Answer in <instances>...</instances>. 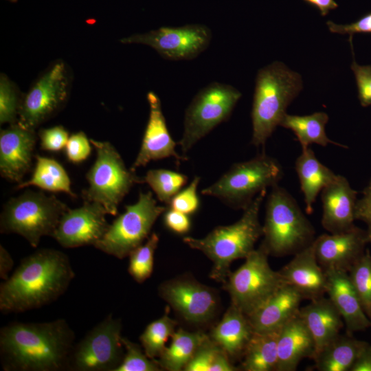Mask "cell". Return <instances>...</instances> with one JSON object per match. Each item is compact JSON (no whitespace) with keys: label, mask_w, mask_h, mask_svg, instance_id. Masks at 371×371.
Instances as JSON below:
<instances>
[{"label":"cell","mask_w":371,"mask_h":371,"mask_svg":"<svg viewBox=\"0 0 371 371\" xmlns=\"http://www.w3.org/2000/svg\"><path fill=\"white\" fill-rule=\"evenodd\" d=\"M65 65L54 64L21 100L18 122L34 129L60 109L68 96L69 80Z\"/></svg>","instance_id":"4fadbf2b"},{"label":"cell","mask_w":371,"mask_h":371,"mask_svg":"<svg viewBox=\"0 0 371 371\" xmlns=\"http://www.w3.org/2000/svg\"><path fill=\"white\" fill-rule=\"evenodd\" d=\"M121 331V320L107 315L75 344L68 370L115 371L124 355Z\"/></svg>","instance_id":"7c38bea8"},{"label":"cell","mask_w":371,"mask_h":371,"mask_svg":"<svg viewBox=\"0 0 371 371\" xmlns=\"http://www.w3.org/2000/svg\"><path fill=\"white\" fill-rule=\"evenodd\" d=\"M367 344L352 335L339 334L315 356V368L319 371H350Z\"/></svg>","instance_id":"83f0119b"},{"label":"cell","mask_w":371,"mask_h":371,"mask_svg":"<svg viewBox=\"0 0 371 371\" xmlns=\"http://www.w3.org/2000/svg\"><path fill=\"white\" fill-rule=\"evenodd\" d=\"M253 333L247 316L231 304L209 337L234 359L243 357Z\"/></svg>","instance_id":"484cf974"},{"label":"cell","mask_w":371,"mask_h":371,"mask_svg":"<svg viewBox=\"0 0 371 371\" xmlns=\"http://www.w3.org/2000/svg\"><path fill=\"white\" fill-rule=\"evenodd\" d=\"M106 214L100 203L84 201L80 207L68 208L63 214L52 238L64 248L94 246L110 225Z\"/></svg>","instance_id":"9a60e30c"},{"label":"cell","mask_w":371,"mask_h":371,"mask_svg":"<svg viewBox=\"0 0 371 371\" xmlns=\"http://www.w3.org/2000/svg\"><path fill=\"white\" fill-rule=\"evenodd\" d=\"M21 100L12 82L4 74L0 78V123L17 122Z\"/></svg>","instance_id":"f35d334b"},{"label":"cell","mask_w":371,"mask_h":371,"mask_svg":"<svg viewBox=\"0 0 371 371\" xmlns=\"http://www.w3.org/2000/svg\"><path fill=\"white\" fill-rule=\"evenodd\" d=\"M325 271L327 276L326 294L340 313L346 333L352 335L371 328V321L363 309L348 272L335 269Z\"/></svg>","instance_id":"7402d4cb"},{"label":"cell","mask_w":371,"mask_h":371,"mask_svg":"<svg viewBox=\"0 0 371 371\" xmlns=\"http://www.w3.org/2000/svg\"><path fill=\"white\" fill-rule=\"evenodd\" d=\"M240 97L236 88L219 82L211 83L197 93L186 110L183 131L177 143L183 155L229 118Z\"/></svg>","instance_id":"8fae6325"},{"label":"cell","mask_w":371,"mask_h":371,"mask_svg":"<svg viewBox=\"0 0 371 371\" xmlns=\"http://www.w3.org/2000/svg\"><path fill=\"white\" fill-rule=\"evenodd\" d=\"M283 175L280 162L262 153L233 164L201 194L216 197L234 209L245 210L262 190L278 185Z\"/></svg>","instance_id":"52a82bcc"},{"label":"cell","mask_w":371,"mask_h":371,"mask_svg":"<svg viewBox=\"0 0 371 371\" xmlns=\"http://www.w3.org/2000/svg\"><path fill=\"white\" fill-rule=\"evenodd\" d=\"M185 371H234L227 354L210 337L200 346L190 361L185 366Z\"/></svg>","instance_id":"d6a6232c"},{"label":"cell","mask_w":371,"mask_h":371,"mask_svg":"<svg viewBox=\"0 0 371 371\" xmlns=\"http://www.w3.org/2000/svg\"><path fill=\"white\" fill-rule=\"evenodd\" d=\"M91 143L82 131L69 136L65 146V155L68 161L80 164L86 160L91 153Z\"/></svg>","instance_id":"60d3db41"},{"label":"cell","mask_w":371,"mask_h":371,"mask_svg":"<svg viewBox=\"0 0 371 371\" xmlns=\"http://www.w3.org/2000/svg\"><path fill=\"white\" fill-rule=\"evenodd\" d=\"M209 336L201 332H188L179 328L173 333L171 341L158 360L161 369L169 371L183 370L198 348Z\"/></svg>","instance_id":"4dcf8cb0"},{"label":"cell","mask_w":371,"mask_h":371,"mask_svg":"<svg viewBox=\"0 0 371 371\" xmlns=\"http://www.w3.org/2000/svg\"><path fill=\"white\" fill-rule=\"evenodd\" d=\"M293 256L279 270L284 282L295 288L304 300L311 301L325 296L327 276L317 260L314 242Z\"/></svg>","instance_id":"44dd1931"},{"label":"cell","mask_w":371,"mask_h":371,"mask_svg":"<svg viewBox=\"0 0 371 371\" xmlns=\"http://www.w3.org/2000/svg\"><path fill=\"white\" fill-rule=\"evenodd\" d=\"M9 1L15 2V1H16L17 0H9Z\"/></svg>","instance_id":"f907efd6"},{"label":"cell","mask_w":371,"mask_h":371,"mask_svg":"<svg viewBox=\"0 0 371 371\" xmlns=\"http://www.w3.org/2000/svg\"><path fill=\"white\" fill-rule=\"evenodd\" d=\"M125 349L124 358L115 371H159L161 368L156 360L150 359L141 346L122 337Z\"/></svg>","instance_id":"74e56055"},{"label":"cell","mask_w":371,"mask_h":371,"mask_svg":"<svg viewBox=\"0 0 371 371\" xmlns=\"http://www.w3.org/2000/svg\"><path fill=\"white\" fill-rule=\"evenodd\" d=\"M355 220L366 223L369 243H371V179L362 192V196L357 200Z\"/></svg>","instance_id":"ee69618b"},{"label":"cell","mask_w":371,"mask_h":371,"mask_svg":"<svg viewBox=\"0 0 371 371\" xmlns=\"http://www.w3.org/2000/svg\"><path fill=\"white\" fill-rule=\"evenodd\" d=\"M262 236V244L276 257L295 255L316 238L313 225L297 201L279 185L271 188L267 197Z\"/></svg>","instance_id":"5b68a950"},{"label":"cell","mask_w":371,"mask_h":371,"mask_svg":"<svg viewBox=\"0 0 371 371\" xmlns=\"http://www.w3.org/2000/svg\"><path fill=\"white\" fill-rule=\"evenodd\" d=\"M267 190L260 192L243 210L241 218L236 223L218 226L202 238L184 237L183 242L192 249L203 253L213 263L210 276L218 282H225L231 263L245 258L254 249L262 236V225L259 220L261 204Z\"/></svg>","instance_id":"3957f363"},{"label":"cell","mask_w":371,"mask_h":371,"mask_svg":"<svg viewBox=\"0 0 371 371\" xmlns=\"http://www.w3.org/2000/svg\"><path fill=\"white\" fill-rule=\"evenodd\" d=\"M330 31L333 33L348 34L371 32V13L362 17L357 21L346 25L336 24L330 21L326 23Z\"/></svg>","instance_id":"bcb514c9"},{"label":"cell","mask_w":371,"mask_h":371,"mask_svg":"<svg viewBox=\"0 0 371 371\" xmlns=\"http://www.w3.org/2000/svg\"><path fill=\"white\" fill-rule=\"evenodd\" d=\"M317 8L322 15L325 16L328 12L335 9L338 5L335 0H304Z\"/></svg>","instance_id":"681fc988"},{"label":"cell","mask_w":371,"mask_h":371,"mask_svg":"<svg viewBox=\"0 0 371 371\" xmlns=\"http://www.w3.org/2000/svg\"><path fill=\"white\" fill-rule=\"evenodd\" d=\"M302 89L300 75L282 63L275 62L259 70L251 110V144L265 146Z\"/></svg>","instance_id":"277c9868"},{"label":"cell","mask_w":371,"mask_h":371,"mask_svg":"<svg viewBox=\"0 0 371 371\" xmlns=\"http://www.w3.org/2000/svg\"><path fill=\"white\" fill-rule=\"evenodd\" d=\"M351 69L355 76L361 106L371 105V65H359L353 58Z\"/></svg>","instance_id":"7bdbcfd3"},{"label":"cell","mask_w":371,"mask_h":371,"mask_svg":"<svg viewBox=\"0 0 371 371\" xmlns=\"http://www.w3.org/2000/svg\"><path fill=\"white\" fill-rule=\"evenodd\" d=\"M295 166L301 190L304 196L306 212L311 214L313 211V205L318 194L331 183L337 175L322 164L309 147L302 148Z\"/></svg>","instance_id":"4316f807"},{"label":"cell","mask_w":371,"mask_h":371,"mask_svg":"<svg viewBox=\"0 0 371 371\" xmlns=\"http://www.w3.org/2000/svg\"><path fill=\"white\" fill-rule=\"evenodd\" d=\"M95 160L86 173L88 188L82 191L84 201L100 203L108 214H117L120 203L143 177L127 168L120 154L109 142L90 139Z\"/></svg>","instance_id":"ba28073f"},{"label":"cell","mask_w":371,"mask_h":371,"mask_svg":"<svg viewBox=\"0 0 371 371\" xmlns=\"http://www.w3.org/2000/svg\"><path fill=\"white\" fill-rule=\"evenodd\" d=\"M299 315L313 337L315 355L340 334L344 326L340 313L325 296L311 300L307 305L300 307Z\"/></svg>","instance_id":"d4e9b609"},{"label":"cell","mask_w":371,"mask_h":371,"mask_svg":"<svg viewBox=\"0 0 371 371\" xmlns=\"http://www.w3.org/2000/svg\"><path fill=\"white\" fill-rule=\"evenodd\" d=\"M37 135L34 129L18 122L1 131L0 174L6 180L20 183L29 172Z\"/></svg>","instance_id":"ac0fdd59"},{"label":"cell","mask_w":371,"mask_h":371,"mask_svg":"<svg viewBox=\"0 0 371 371\" xmlns=\"http://www.w3.org/2000/svg\"><path fill=\"white\" fill-rule=\"evenodd\" d=\"M315 352L313 337L298 313L280 329L276 371H295L302 359H313Z\"/></svg>","instance_id":"cb8c5ba5"},{"label":"cell","mask_w":371,"mask_h":371,"mask_svg":"<svg viewBox=\"0 0 371 371\" xmlns=\"http://www.w3.org/2000/svg\"><path fill=\"white\" fill-rule=\"evenodd\" d=\"M143 179L159 201L167 205L188 181L186 175L163 168L148 170Z\"/></svg>","instance_id":"e575fe53"},{"label":"cell","mask_w":371,"mask_h":371,"mask_svg":"<svg viewBox=\"0 0 371 371\" xmlns=\"http://www.w3.org/2000/svg\"><path fill=\"white\" fill-rule=\"evenodd\" d=\"M149 117L143 135L140 149L131 169L146 166L150 161L174 157L177 161L186 159L176 150V143L172 138L166 125L161 100L153 91L147 94Z\"/></svg>","instance_id":"d6986e66"},{"label":"cell","mask_w":371,"mask_h":371,"mask_svg":"<svg viewBox=\"0 0 371 371\" xmlns=\"http://www.w3.org/2000/svg\"><path fill=\"white\" fill-rule=\"evenodd\" d=\"M75 333L64 319L46 322H12L0 330V358L4 371L68 370Z\"/></svg>","instance_id":"6da1fadb"},{"label":"cell","mask_w":371,"mask_h":371,"mask_svg":"<svg viewBox=\"0 0 371 371\" xmlns=\"http://www.w3.org/2000/svg\"><path fill=\"white\" fill-rule=\"evenodd\" d=\"M369 243L366 230L355 226L339 234H323L314 241L319 264L324 270L348 271L364 254Z\"/></svg>","instance_id":"e0dca14e"},{"label":"cell","mask_w":371,"mask_h":371,"mask_svg":"<svg viewBox=\"0 0 371 371\" xmlns=\"http://www.w3.org/2000/svg\"><path fill=\"white\" fill-rule=\"evenodd\" d=\"M166 210V207L157 205L151 192H140L137 202L125 206V211L93 247L118 259L128 256L149 237L156 220Z\"/></svg>","instance_id":"30bf717a"},{"label":"cell","mask_w":371,"mask_h":371,"mask_svg":"<svg viewBox=\"0 0 371 371\" xmlns=\"http://www.w3.org/2000/svg\"><path fill=\"white\" fill-rule=\"evenodd\" d=\"M177 323L168 315L167 309L160 318L150 322L139 336L142 347L151 359L159 358L168 339L175 332Z\"/></svg>","instance_id":"836d02e7"},{"label":"cell","mask_w":371,"mask_h":371,"mask_svg":"<svg viewBox=\"0 0 371 371\" xmlns=\"http://www.w3.org/2000/svg\"><path fill=\"white\" fill-rule=\"evenodd\" d=\"M159 241V235L153 232L145 243L135 248L129 254L128 271L138 283L149 278L153 273L154 255Z\"/></svg>","instance_id":"d590c367"},{"label":"cell","mask_w":371,"mask_h":371,"mask_svg":"<svg viewBox=\"0 0 371 371\" xmlns=\"http://www.w3.org/2000/svg\"><path fill=\"white\" fill-rule=\"evenodd\" d=\"M68 208L54 195L26 190L4 204L0 216V232L20 235L32 247H37L43 236H53Z\"/></svg>","instance_id":"8992f818"},{"label":"cell","mask_w":371,"mask_h":371,"mask_svg":"<svg viewBox=\"0 0 371 371\" xmlns=\"http://www.w3.org/2000/svg\"><path fill=\"white\" fill-rule=\"evenodd\" d=\"M350 371H371V344L368 343Z\"/></svg>","instance_id":"7dc6e473"},{"label":"cell","mask_w":371,"mask_h":371,"mask_svg":"<svg viewBox=\"0 0 371 371\" xmlns=\"http://www.w3.org/2000/svg\"><path fill=\"white\" fill-rule=\"evenodd\" d=\"M200 177L195 176L189 186L181 189L169 203L170 208L174 209L186 214H192L199 208V199L197 195V188Z\"/></svg>","instance_id":"ab89813d"},{"label":"cell","mask_w":371,"mask_h":371,"mask_svg":"<svg viewBox=\"0 0 371 371\" xmlns=\"http://www.w3.org/2000/svg\"><path fill=\"white\" fill-rule=\"evenodd\" d=\"M292 286L284 284L247 317L254 331L281 328L299 313L303 300Z\"/></svg>","instance_id":"603a6c76"},{"label":"cell","mask_w":371,"mask_h":371,"mask_svg":"<svg viewBox=\"0 0 371 371\" xmlns=\"http://www.w3.org/2000/svg\"><path fill=\"white\" fill-rule=\"evenodd\" d=\"M357 192L348 179L337 177L321 191L322 203V225L330 234H339L355 226V209Z\"/></svg>","instance_id":"ffe728a7"},{"label":"cell","mask_w":371,"mask_h":371,"mask_svg":"<svg viewBox=\"0 0 371 371\" xmlns=\"http://www.w3.org/2000/svg\"><path fill=\"white\" fill-rule=\"evenodd\" d=\"M32 186L43 190L65 192L71 197H76L71 190L70 178L67 171L58 161L52 158L36 155L30 179L17 183L16 188L19 190Z\"/></svg>","instance_id":"f546056e"},{"label":"cell","mask_w":371,"mask_h":371,"mask_svg":"<svg viewBox=\"0 0 371 371\" xmlns=\"http://www.w3.org/2000/svg\"><path fill=\"white\" fill-rule=\"evenodd\" d=\"M40 146L43 150L58 152L65 148L69 135L62 126L41 128L38 133Z\"/></svg>","instance_id":"b9f144b4"},{"label":"cell","mask_w":371,"mask_h":371,"mask_svg":"<svg viewBox=\"0 0 371 371\" xmlns=\"http://www.w3.org/2000/svg\"><path fill=\"white\" fill-rule=\"evenodd\" d=\"M164 221L167 228L179 234L188 232L191 227L188 215L172 208L165 211Z\"/></svg>","instance_id":"f6af8a7d"},{"label":"cell","mask_w":371,"mask_h":371,"mask_svg":"<svg viewBox=\"0 0 371 371\" xmlns=\"http://www.w3.org/2000/svg\"><path fill=\"white\" fill-rule=\"evenodd\" d=\"M14 267V260L8 251L0 245V278L3 280L8 278L9 273Z\"/></svg>","instance_id":"c3c4849f"},{"label":"cell","mask_w":371,"mask_h":371,"mask_svg":"<svg viewBox=\"0 0 371 371\" xmlns=\"http://www.w3.org/2000/svg\"><path fill=\"white\" fill-rule=\"evenodd\" d=\"M348 273L363 309L371 321V254L368 249Z\"/></svg>","instance_id":"8d00e7d4"},{"label":"cell","mask_w":371,"mask_h":371,"mask_svg":"<svg viewBox=\"0 0 371 371\" xmlns=\"http://www.w3.org/2000/svg\"><path fill=\"white\" fill-rule=\"evenodd\" d=\"M269 253L261 243L245 259L243 265L229 272L224 289L232 304L247 316L262 306L280 287L286 284L279 271L271 269Z\"/></svg>","instance_id":"9c48e42d"},{"label":"cell","mask_w":371,"mask_h":371,"mask_svg":"<svg viewBox=\"0 0 371 371\" xmlns=\"http://www.w3.org/2000/svg\"><path fill=\"white\" fill-rule=\"evenodd\" d=\"M75 277L64 252L42 248L23 258L0 285V311L19 313L38 308L58 300Z\"/></svg>","instance_id":"7a4b0ae2"},{"label":"cell","mask_w":371,"mask_h":371,"mask_svg":"<svg viewBox=\"0 0 371 371\" xmlns=\"http://www.w3.org/2000/svg\"><path fill=\"white\" fill-rule=\"evenodd\" d=\"M280 329L269 331L254 330L242 357V370L276 371L278 340Z\"/></svg>","instance_id":"f1b7e54d"},{"label":"cell","mask_w":371,"mask_h":371,"mask_svg":"<svg viewBox=\"0 0 371 371\" xmlns=\"http://www.w3.org/2000/svg\"><path fill=\"white\" fill-rule=\"evenodd\" d=\"M328 120V115L325 112H315L302 116L286 113L280 126L294 133L302 149L309 147L311 144H317L322 146L333 144L342 146L327 137L325 126Z\"/></svg>","instance_id":"1f68e13d"},{"label":"cell","mask_w":371,"mask_h":371,"mask_svg":"<svg viewBox=\"0 0 371 371\" xmlns=\"http://www.w3.org/2000/svg\"><path fill=\"white\" fill-rule=\"evenodd\" d=\"M159 292L164 300L190 322L207 321L217 308L216 293L212 289L194 280L167 281L159 286Z\"/></svg>","instance_id":"2e32d148"},{"label":"cell","mask_w":371,"mask_h":371,"mask_svg":"<svg viewBox=\"0 0 371 371\" xmlns=\"http://www.w3.org/2000/svg\"><path fill=\"white\" fill-rule=\"evenodd\" d=\"M211 30L204 25L161 27L144 34H136L121 40L123 43L143 44L153 48L164 58L172 60L196 58L209 45Z\"/></svg>","instance_id":"5bb4252c"}]
</instances>
